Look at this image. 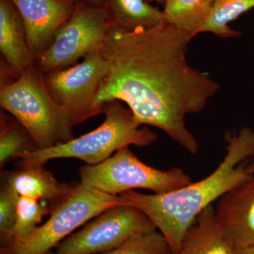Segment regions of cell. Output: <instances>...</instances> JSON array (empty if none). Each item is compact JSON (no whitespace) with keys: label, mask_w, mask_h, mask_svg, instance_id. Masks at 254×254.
<instances>
[{"label":"cell","mask_w":254,"mask_h":254,"mask_svg":"<svg viewBox=\"0 0 254 254\" xmlns=\"http://www.w3.org/2000/svg\"><path fill=\"white\" fill-rule=\"evenodd\" d=\"M19 195L3 183L0 191V235L1 246L6 245L13 237L16 220Z\"/></svg>","instance_id":"44dd1931"},{"label":"cell","mask_w":254,"mask_h":254,"mask_svg":"<svg viewBox=\"0 0 254 254\" xmlns=\"http://www.w3.org/2000/svg\"><path fill=\"white\" fill-rule=\"evenodd\" d=\"M110 29L105 8L78 1L51 46L37 60L38 67L46 74L76 64L78 60L100 48Z\"/></svg>","instance_id":"ba28073f"},{"label":"cell","mask_w":254,"mask_h":254,"mask_svg":"<svg viewBox=\"0 0 254 254\" xmlns=\"http://www.w3.org/2000/svg\"><path fill=\"white\" fill-rule=\"evenodd\" d=\"M22 18L32 56L38 60L74 11L78 0H10Z\"/></svg>","instance_id":"30bf717a"},{"label":"cell","mask_w":254,"mask_h":254,"mask_svg":"<svg viewBox=\"0 0 254 254\" xmlns=\"http://www.w3.org/2000/svg\"><path fill=\"white\" fill-rule=\"evenodd\" d=\"M216 0H166L163 10L165 20L195 37L198 34Z\"/></svg>","instance_id":"2e32d148"},{"label":"cell","mask_w":254,"mask_h":254,"mask_svg":"<svg viewBox=\"0 0 254 254\" xmlns=\"http://www.w3.org/2000/svg\"><path fill=\"white\" fill-rule=\"evenodd\" d=\"M237 254H254V247L237 250Z\"/></svg>","instance_id":"cb8c5ba5"},{"label":"cell","mask_w":254,"mask_h":254,"mask_svg":"<svg viewBox=\"0 0 254 254\" xmlns=\"http://www.w3.org/2000/svg\"><path fill=\"white\" fill-rule=\"evenodd\" d=\"M85 4L94 6H103L104 0H78Z\"/></svg>","instance_id":"7402d4cb"},{"label":"cell","mask_w":254,"mask_h":254,"mask_svg":"<svg viewBox=\"0 0 254 254\" xmlns=\"http://www.w3.org/2000/svg\"><path fill=\"white\" fill-rule=\"evenodd\" d=\"M48 254H58L50 252ZM101 254H174L168 242L158 230L131 237L115 250Z\"/></svg>","instance_id":"ffe728a7"},{"label":"cell","mask_w":254,"mask_h":254,"mask_svg":"<svg viewBox=\"0 0 254 254\" xmlns=\"http://www.w3.org/2000/svg\"><path fill=\"white\" fill-rule=\"evenodd\" d=\"M109 73L108 62L100 48L70 67L44 74L47 89L53 99L72 118L73 125L98 115L95 97Z\"/></svg>","instance_id":"9c48e42d"},{"label":"cell","mask_w":254,"mask_h":254,"mask_svg":"<svg viewBox=\"0 0 254 254\" xmlns=\"http://www.w3.org/2000/svg\"><path fill=\"white\" fill-rule=\"evenodd\" d=\"M125 204L121 197L75 184L71 193L57 205L50 218L31 235L12 239L1 246V254H48L82 225L115 205Z\"/></svg>","instance_id":"5b68a950"},{"label":"cell","mask_w":254,"mask_h":254,"mask_svg":"<svg viewBox=\"0 0 254 254\" xmlns=\"http://www.w3.org/2000/svg\"><path fill=\"white\" fill-rule=\"evenodd\" d=\"M237 251L219 225L215 207L210 205L187 230L176 254H237Z\"/></svg>","instance_id":"5bb4252c"},{"label":"cell","mask_w":254,"mask_h":254,"mask_svg":"<svg viewBox=\"0 0 254 254\" xmlns=\"http://www.w3.org/2000/svg\"><path fill=\"white\" fill-rule=\"evenodd\" d=\"M0 50L16 77L36 61L28 48L22 18L10 0H0Z\"/></svg>","instance_id":"4fadbf2b"},{"label":"cell","mask_w":254,"mask_h":254,"mask_svg":"<svg viewBox=\"0 0 254 254\" xmlns=\"http://www.w3.org/2000/svg\"><path fill=\"white\" fill-rule=\"evenodd\" d=\"M52 208L46 203L26 196L18 197L16 220L12 239L23 238L35 231ZM10 242V241H9Z\"/></svg>","instance_id":"d6986e66"},{"label":"cell","mask_w":254,"mask_h":254,"mask_svg":"<svg viewBox=\"0 0 254 254\" xmlns=\"http://www.w3.org/2000/svg\"><path fill=\"white\" fill-rule=\"evenodd\" d=\"M217 220L237 250L254 247V174L218 200Z\"/></svg>","instance_id":"8fae6325"},{"label":"cell","mask_w":254,"mask_h":254,"mask_svg":"<svg viewBox=\"0 0 254 254\" xmlns=\"http://www.w3.org/2000/svg\"><path fill=\"white\" fill-rule=\"evenodd\" d=\"M105 120L98 128L45 149H34L20 159L19 165L41 164L60 158H76L88 165H98L116 152L130 145L144 148L154 143L158 136L148 127L136 123L133 113L119 100L103 105Z\"/></svg>","instance_id":"277c9868"},{"label":"cell","mask_w":254,"mask_h":254,"mask_svg":"<svg viewBox=\"0 0 254 254\" xmlns=\"http://www.w3.org/2000/svg\"><path fill=\"white\" fill-rule=\"evenodd\" d=\"M157 230L148 215L133 205H115L87 222L57 246L58 254H101L131 237Z\"/></svg>","instance_id":"52a82bcc"},{"label":"cell","mask_w":254,"mask_h":254,"mask_svg":"<svg viewBox=\"0 0 254 254\" xmlns=\"http://www.w3.org/2000/svg\"><path fill=\"white\" fill-rule=\"evenodd\" d=\"M225 155L217 168L199 181L161 194L128 190L120 196L125 204L141 209L176 254L187 230L209 205L247 180L244 163L254 154V130L245 127L226 137Z\"/></svg>","instance_id":"7a4b0ae2"},{"label":"cell","mask_w":254,"mask_h":254,"mask_svg":"<svg viewBox=\"0 0 254 254\" xmlns=\"http://www.w3.org/2000/svg\"><path fill=\"white\" fill-rule=\"evenodd\" d=\"M0 105L26 130L36 149L74 138L71 115L53 99L45 84L44 73L35 64L1 86Z\"/></svg>","instance_id":"3957f363"},{"label":"cell","mask_w":254,"mask_h":254,"mask_svg":"<svg viewBox=\"0 0 254 254\" xmlns=\"http://www.w3.org/2000/svg\"><path fill=\"white\" fill-rule=\"evenodd\" d=\"M193 38L165 20L147 29L111 28L100 47L109 73L95 97L98 115L105 103L124 102L138 126L160 128L196 154L198 142L185 120L203 111L220 87L189 64L187 49Z\"/></svg>","instance_id":"6da1fadb"},{"label":"cell","mask_w":254,"mask_h":254,"mask_svg":"<svg viewBox=\"0 0 254 254\" xmlns=\"http://www.w3.org/2000/svg\"><path fill=\"white\" fill-rule=\"evenodd\" d=\"M79 178L85 186L115 195L136 189L161 194L192 182L181 168L174 167L163 170L146 165L132 153L129 147L119 150L103 163L82 166Z\"/></svg>","instance_id":"8992f818"},{"label":"cell","mask_w":254,"mask_h":254,"mask_svg":"<svg viewBox=\"0 0 254 254\" xmlns=\"http://www.w3.org/2000/svg\"><path fill=\"white\" fill-rule=\"evenodd\" d=\"M147 1H148V2H156L158 3V4H162L164 6L166 0H147Z\"/></svg>","instance_id":"d4e9b609"},{"label":"cell","mask_w":254,"mask_h":254,"mask_svg":"<svg viewBox=\"0 0 254 254\" xmlns=\"http://www.w3.org/2000/svg\"><path fill=\"white\" fill-rule=\"evenodd\" d=\"M254 8V0H216L211 14L199 33H210L222 38H237L242 33L230 23Z\"/></svg>","instance_id":"e0dca14e"},{"label":"cell","mask_w":254,"mask_h":254,"mask_svg":"<svg viewBox=\"0 0 254 254\" xmlns=\"http://www.w3.org/2000/svg\"><path fill=\"white\" fill-rule=\"evenodd\" d=\"M34 143L26 130L17 120L11 121L1 115L0 131V167L3 169L8 163L36 149Z\"/></svg>","instance_id":"ac0fdd59"},{"label":"cell","mask_w":254,"mask_h":254,"mask_svg":"<svg viewBox=\"0 0 254 254\" xmlns=\"http://www.w3.org/2000/svg\"><path fill=\"white\" fill-rule=\"evenodd\" d=\"M111 28L132 31L154 27L165 21L163 10L147 0H104Z\"/></svg>","instance_id":"9a60e30c"},{"label":"cell","mask_w":254,"mask_h":254,"mask_svg":"<svg viewBox=\"0 0 254 254\" xmlns=\"http://www.w3.org/2000/svg\"><path fill=\"white\" fill-rule=\"evenodd\" d=\"M43 165H20L16 170L4 172L3 183L20 196L41 200L53 210L71 193L75 184L61 183Z\"/></svg>","instance_id":"7c38bea8"},{"label":"cell","mask_w":254,"mask_h":254,"mask_svg":"<svg viewBox=\"0 0 254 254\" xmlns=\"http://www.w3.org/2000/svg\"><path fill=\"white\" fill-rule=\"evenodd\" d=\"M246 170H247V173L250 175H253L254 174V154L252 158H250V162L248 164L246 165Z\"/></svg>","instance_id":"603a6c76"}]
</instances>
